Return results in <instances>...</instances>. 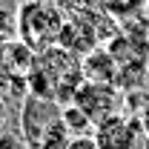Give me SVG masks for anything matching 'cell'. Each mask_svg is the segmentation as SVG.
I'll use <instances>...</instances> for the list:
<instances>
[{
	"label": "cell",
	"instance_id": "3957f363",
	"mask_svg": "<svg viewBox=\"0 0 149 149\" xmlns=\"http://www.w3.org/2000/svg\"><path fill=\"white\" fill-rule=\"evenodd\" d=\"M60 120V106L55 100L37 97V95H26L23 97V109H20V132L23 141L32 149L40 146V141L46 138V132Z\"/></svg>",
	"mask_w": 149,
	"mask_h": 149
},
{
	"label": "cell",
	"instance_id": "277c9868",
	"mask_svg": "<svg viewBox=\"0 0 149 149\" xmlns=\"http://www.w3.org/2000/svg\"><path fill=\"white\" fill-rule=\"evenodd\" d=\"M72 103L92 120V126H97L100 120L118 115L120 92H118L115 83H92V80H83L80 89L74 92V100H72Z\"/></svg>",
	"mask_w": 149,
	"mask_h": 149
},
{
	"label": "cell",
	"instance_id": "6da1fadb",
	"mask_svg": "<svg viewBox=\"0 0 149 149\" xmlns=\"http://www.w3.org/2000/svg\"><path fill=\"white\" fill-rule=\"evenodd\" d=\"M26 83H29V95L55 100L57 106H66L74 100V92L80 89L83 72H80V63L72 52L49 46L43 52H35Z\"/></svg>",
	"mask_w": 149,
	"mask_h": 149
},
{
	"label": "cell",
	"instance_id": "52a82bcc",
	"mask_svg": "<svg viewBox=\"0 0 149 149\" xmlns=\"http://www.w3.org/2000/svg\"><path fill=\"white\" fill-rule=\"evenodd\" d=\"M60 120H63V126L69 129V135H72V138H89L92 120H89L83 112L77 109L74 103H66V106H60Z\"/></svg>",
	"mask_w": 149,
	"mask_h": 149
},
{
	"label": "cell",
	"instance_id": "ba28073f",
	"mask_svg": "<svg viewBox=\"0 0 149 149\" xmlns=\"http://www.w3.org/2000/svg\"><path fill=\"white\" fill-rule=\"evenodd\" d=\"M72 141H74V138L69 135V129L63 126V120H57L55 126L46 132V138L40 141V146H37V149H69V146H72Z\"/></svg>",
	"mask_w": 149,
	"mask_h": 149
},
{
	"label": "cell",
	"instance_id": "8fae6325",
	"mask_svg": "<svg viewBox=\"0 0 149 149\" xmlns=\"http://www.w3.org/2000/svg\"><path fill=\"white\" fill-rule=\"evenodd\" d=\"M143 149H149V132L143 135Z\"/></svg>",
	"mask_w": 149,
	"mask_h": 149
},
{
	"label": "cell",
	"instance_id": "7a4b0ae2",
	"mask_svg": "<svg viewBox=\"0 0 149 149\" xmlns=\"http://www.w3.org/2000/svg\"><path fill=\"white\" fill-rule=\"evenodd\" d=\"M15 26H17V37L32 52H43L49 46H57L66 20L52 0H23Z\"/></svg>",
	"mask_w": 149,
	"mask_h": 149
},
{
	"label": "cell",
	"instance_id": "9c48e42d",
	"mask_svg": "<svg viewBox=\"0 0 149 149\" xmlns=\"http://www.w3.org/2000/svg\"><path fill=\"white\" fill-rule=\"evenodd\" d=\"M6 123H9V103H6V97L0 95V135L6 129Z\"/></svg>",
	"mask_w": 149,
	"mask_h": 149
},
{
	"label": "cell",
	"instance_id": "8992f818",
	"mask_svg": "<svg viewBox=\"0 0 149 149\" xmlns=\"http://www.w3.org/2000/svg\"><path fill=\"white\" fill-rule=\"evenodd\" d=\"M80 72H83V80H92V83H115L118 86L120 66L112 57L109 49H92L89 55L80 60Z\"/></svg>",
	"mask_w": 149,
	"mask_h": 149
},
{
	"label": "cell",
	"instance_id": "5b68a950",
	"mask_svg": "<svg viewBox=\"0 0 149 149\" xmlns=\"http://www.w3.org/2000/svg\"><path fill=\"white\" fill-rule=\"evenodd\" d=\"M92 141L97 149H143V129L135 118L118 112L95 126Z\"/></svg>",
	"mask_w": 149,
	"mask_h": 149
},
{
	"label": "cell",
	"instance_id": "30bf717a",
	"mask_svg": "<svg viewBox=\"0 0 149 149\" xmlns=\"http://www.w3.org/2000/svg\"><path fill=\"white\" fill-rule=\"evenodd\" d=\"M69 149H97V146H95V141H92V138H74Z\"/></svg>",
	"mask_w": 149,
	"mask_h": 149
}]
</instances>
